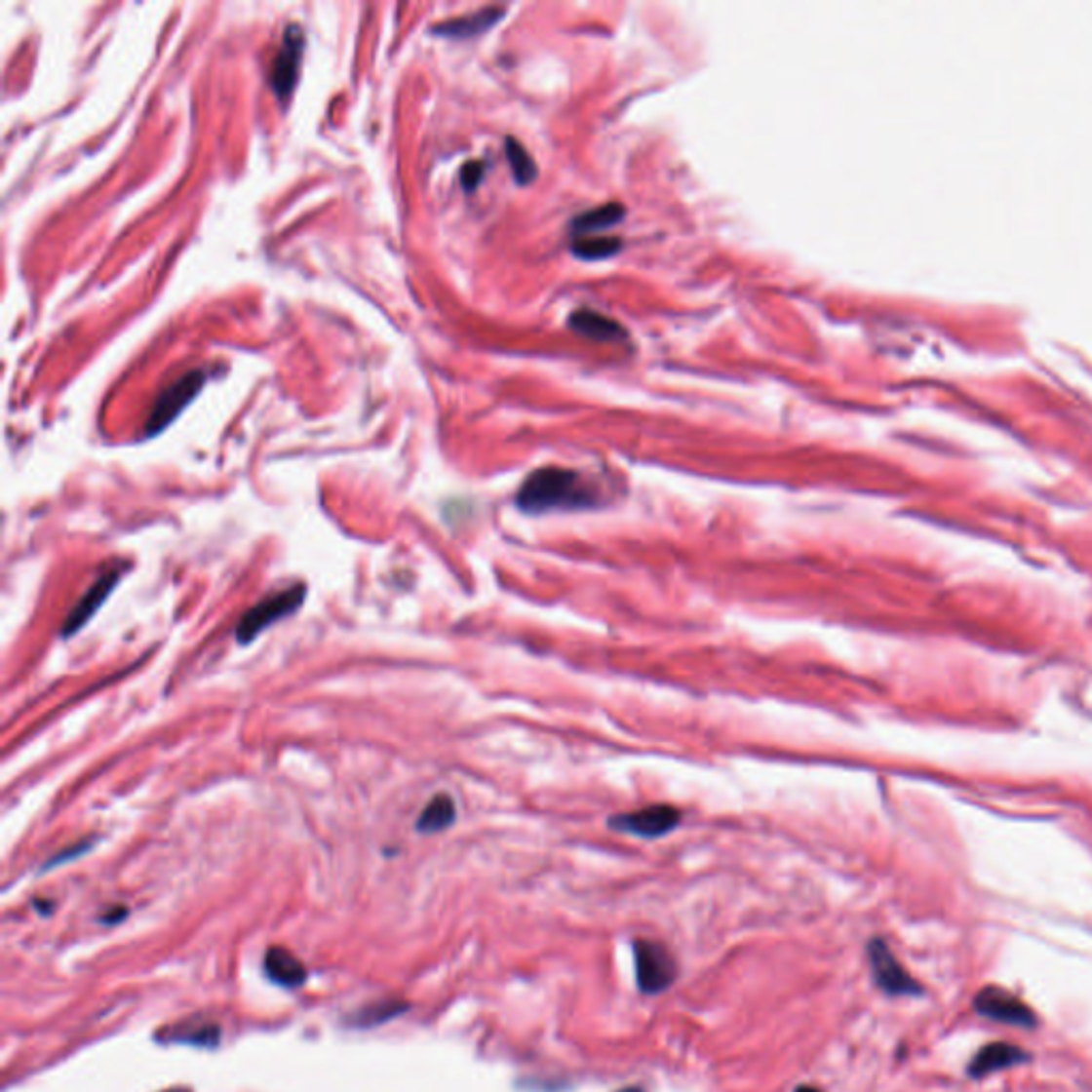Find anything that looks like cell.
<instances>
[{"label":"cell","instance_id":"6da1fadb","mask_svg":"<svg viewBox=\"0 0 1092 1092\" xmlns=\"http://www.w3.org/2000/svg\"><path fill=\"white\" fill-rule=\"evenodd\" d=\"M596 493L580 474L564 468H542L531 472L521 485L517 504L521 510L538 515L555 508L594 506Z\"/></svg>","mask_w":1092,"mask_h":1092},{"label":"cell","instance_id":"7a4b0ae2","mask_svg":"<svg viewBox=\"0 0 1092 1092\" xmlns=\"http://www.w3.org/2000/svg\"><path fill=\"white\" fill-rule=\"evenodd\" d=\"M305 600V587H289L278 594H271L265 600H260L258 604L250 608L237 625V641L239 643H253L260 632H265L271 623H276L284 617H289L291 612L297 610Z\"/></svg>","mask_w":1092,"mask_h":1092},{"label":"cell","instance_id":"3957f363","mask_svg":"<svg viewBox=\"0 0 1092 1092\" xmlns=\"http://www.w3.org/2000/svg\"><path fill=\"white\" fill-rule=\"evenodd\" d=\"M634 962L636 980L639 988L646 994L662 993L677 977V962L662 943L655 941H636L634 943Z\"/></svg>","mask_w":1092,"mask_h":1092},{"label":"cell","instance_id":"277c9868","mask_svg":"<svg viewBox=\"0 0 1092 1092\" xmlns=\"http://www.w3.org/2000/svg\"><path fill=\"white\" fill-rule=\"evenodd\" d=\"M973 1009L988 1020L1011 1024V1027H1022V1029L1037 1027V1016H1034V1011L1024 1003L1022 998L998 986L982 988L973 998Z\"/></svg>","mask_w":1092,"mask_h":1092},{"label":"cell","instance_id":"5b68a950","mask_svg":"<svg viewBox=\"0 0 1092 1092\" xmlns=\"http://www.w3.org/2000/svg\"><path fill=\"white\" fill-rule=\"evenodd\" d=\"M869 962L871 971L878 984L885 994L890 996H919L921 986L907 973L905 966L896 960L892 950L887 948V943L881 939H873L869 943Z\"/></svg>","mask_w":1092,"mask_h":1092},{"label":"cell","instance_id":"8992f818","mask_svg":"<svg viewBox=\"0 0 1092 1092\" xmlns=\"http://www.w3.org/2000/svg\"><path fill=\"white\" fill-rule=\"evenodd\" d=\"M303 48H305V37L301 26L291 24L287 32H284L282 48L271 66V88L280 100L289 98L292 95L294 86H297V79L301 73V60H303Z\"/></svg>","mask_w":1092,"mask_h":1092},{"label":"cell","instance_id":"52a82bcc","mask_svg":"<svg viewBox=\"0 0 1092 1092\" xmlns=\"http://www.w3.org/2000/svg\"><path fill=\"white\" fill-rule=\"evenodd\" d=\"M203 382H205V371L197 370V371H190L186 375H181L179 380L171 384L169 389L156 400V404L152 408V414L145 423V434L154 436V434H158V431H163L171 423V420H174L181 412V408H184L192 400V397H195L201 391Z\"/></svg>","mask_w":1092,"mask_h":1092},{"label":"cell","instance_id":"ba28073f","mask_svg":"<svg viewBox=\"0 0 1092 1092\" xmlns=\"http://www.w3.org/2000/svg\"><path fill=\"white\" fill-rule=\"evenodd\" d=\"M679 822H681V811L675 809V806L653 804V806H644L641 811L612 817L610 826L614 830H621V833L653 838L675 830Z\"/></svg>","mask_w":1092,"mask_h":1092},{"label":"cell","instance_id":"9c48e42d","mask_svg":"<svg viewBox=\"0 0 1092 1092\" xmlns=\"http://www.w3.org/2000/svg\"><path fill=\"white\" fill-rule=\"evenodd\" d=\"M1029 1058L1031 1054L1027 1050H1022L1020 1045L1005 1043V1041L988 1043L973 1056V1061L969 1065V1075L975 1079H982L990 1073L1000 1072V1069L1029 1063Z\"/></svg>","mask_w":1092,"mask_h":1092},{"label":"cell","instance_id":"30bf717a","mask_svg":"<svg viewBox=\"0 0 1092 1092\" xmlns=\"http://www.w3.org/2000/svg\"><path fill=\"white\" fill-rule=\"evenodd\" d=\"M118 578H120L118 570L107 572V574H102V576L97 580V583L86 591L84 598L77 602L75 608L71 610V614H68V617H66L64 628H62V636H73V634H77L90 619L95 617L97 610L102 606V602H105V600L109 598L113 585L118 583Z\"/></svg>","mask_w":1092,"mask_h":1092},{"label":"cell","instance_id":"8fae6325","mask_svg":"<svg viewBox=\"0 0 1092 1092\" xmlns=\"http://www.w3.org/2000/svg\"><path fill=\"white\" fill-rule=\"evenodd\" d=\"M265 971L276 984L284 988H299L305 982L303 962L287 948H269L265 954Z\"/></svg>","mask_w":1092,"mask_h":1092},{"label":"cell","instance_id":"7c38bea8","mask_svg":"<svg viewBox=\"0 0 1092 1092\" xmlns=\"http://www.w3.org/2000/svg\"><path fill=\"white\" fill-rule=\"evenodd\" d=\"M570 327L576 333L598 341H621L628 337L625 329L617 321H612V318L594 310L574 312L570 316Z\"/></svg>","mask_w":1092,"mask_h":1092},{"label":"cell","instance_id":"4fadbf2b","mask_svg":"<svg viewBox=\"0 0 1092 1092\" xmlns=\"http://www.w3.org/2000/svg\"><path fill=\"white\" fill-rule=\"evenodd\" d=\"M502 16H504V9L488 7V9H483V11H476V14H472V16L444 21V24L434 28V32L442 34V37H454V39L474 37V34H481V32L491 28Z\"/></svg>","mask_w":1092,"mask_h":1092},{"label":"cell","instance_id":"5bb4252c","mask_svg":"<svg viewBox=\"0 0 1092 1092\" xmlns=\"http://www.w3.org/2000/svg\"><path fill=\"white\" fill-rule=\"evenodd\" d=\"M452 822H454V802H452V799L447 794H438L429 800V804L425 806L423 813H420L418 822H416V830H418V833L434 835V833H440V830H447Z\"/></svg>","mask_w":1092,"mask_h":1092},{"label":"cell","instance_id":"9a60e30c","mask_svg":"<svg viewBox=\"0 0 1092 1092\" xmlns=\"http://www.w3.org/2000/svg\"><path fill=\"white\" fill-rule=\"evenodd\" d=\"M625 215L623 205L619 203H606V205H600L596 210H589L585 214L576 215L572 220V229L576 233H591V231H602V229H608V226L617 224Z\"/></svg>","mask_w":1092,"mask_h":1092},{"label":"cell","instance_id":"2e32d148","mask_svg":"<svg viewBox=\"0 0 1092 1092\" xmlns=\"http://www.w3.org/2000/svg\"><path fill=\"white\" fill-rule=\"evenodd\" d=\"M506 154H508V163L512 167V174H515V179L519 184H531L533 179L538 176V169L536 163L531 161V156L527 154L526 147H523L519 141L512 139L508 136L506 139Z\"/></svg>","mask_w":1092,"mask_h":1092},{"label":"cell","instance_id":"e0dca14e","mask_svg":"<svg viewBox=\"0 0 1092 1092\" xmlns=\"http://www.w3.org/2000/svg\"><path fill=\"white\" fill-rule=\"evenodd\" d=\"M574 254L578 258H587V260H600V258H608L614 253H619L621 250V242L614 237H596V239H576L574 246Z\"/></svg>","mask_w":1092,"mask_h":1092},{"label":"cell","instance_id":"ac0fdd59","mask_svg":"<svg viewBox=\"0 0 1092 1092\" xmlns=\"http://www.w3.org/2000/svg\"><path fill=\"white\" fill-rule=\"evenodd\" d=\"M218 1027L212 1022H190V1024H181V1027L171 1034V1037L177 1039V1041H184V1043H201V1045H210L215 1043L218 1039Z\"/></svg>","mask_w":1092,"mask_h":1092},{"label":"cell","instance_id":"d6986e66","mask_svg":"<svg viewBox=\"0 0 1092 1092\" xmlns=\"http://www.w3.org/2000/svg\"><path fill=\"white\" fill-rule=\"evenodd\" d=\"M485 176V163L481 161H472L463 167L461 171V184L465 190H474L478 186V181L483 179Z\"/></svg>","mask_w":1092,"mask_h":1092},{"label":"cell","instance_id":"ffe728a7","mask_svg":"<svg viewBox=\"0 0 1092 1092\" xmlns=\"http://www.w3.org/2000/svg\"><path fill=\"white\" fill-rule=\"evenodd\" d=\"M796 1092H822V1090L813 1088V1086H800V1088H796Z\"/></svg>","mask_w":1092,"mask_h":1092},{"label":"cell","instance_id":"44dd1931","mask_svg":"<svg viewBox=\"0 0 1092 1092\" xmlns=\"http://www.w3.org/2000/svg\"><path fill=\"white\" fill-rule=\"evenodd\" d=\"M163 1092H192V1090L190 1088H167Z\"/></svg>","mask_w":1092,"mask_h":1092}]
</instances>
